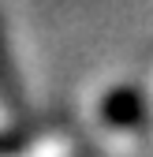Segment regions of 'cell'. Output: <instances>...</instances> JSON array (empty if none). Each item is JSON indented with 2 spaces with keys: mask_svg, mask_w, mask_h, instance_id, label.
I'll use <instances>...</instances> for the list:
<instances>
[{
  "mask_svg": "<svg viewBox=\"0 0 153 157\" xmlns=\"http://www.w3.org/2000/svg\"><path fill=\"white\" fill-rule=\"evenodd\" d=\"M101 116L108 124H116V127H138L146 120V109H142V97L138 90H112L105 101H101Z\"/></svg>",
  "mask_w": 153,
  "mask_h": 157,
  "instance_id": "1",
  "label": "cell"
},
{
  "mask_svg": "<svg viewBox=\"0 0 153 157\" xmlns=\"http://www.w3.org/2000/svg\"><path fill=\"white\" fill-rule=\"evenodd\" d=\"M0 150H4V146H0Z\"/></svg>",
  "mask_w": 153,
  "mask_h": 157,
  "instance_id": "3",
  "label": "cell"
},
{
  "mask_svg": "<svg viewBox=\"0 0 153 157\" xmlns=\"http://www.w3.org/2000/svg\"><path fill=\"white\" fill-rule=\"evenodd\" d=\"M19 75H15V64L4 49V34H0V101L4 105H19Z\"/></svg>",
  "mask_w": 153,
  "mask_h": 157,
  "instance_id": "2",
  "label": "cell"
}]
</instances>
